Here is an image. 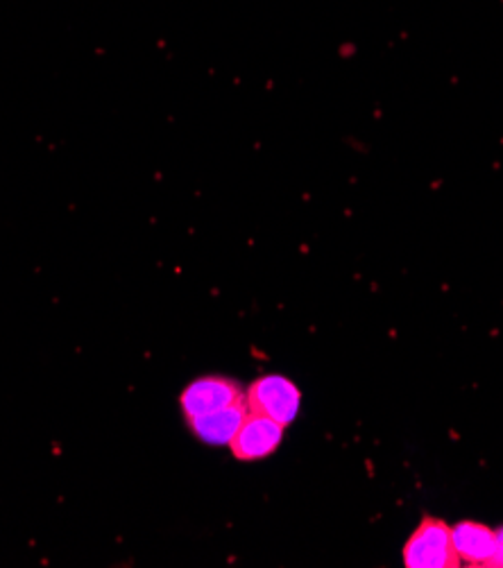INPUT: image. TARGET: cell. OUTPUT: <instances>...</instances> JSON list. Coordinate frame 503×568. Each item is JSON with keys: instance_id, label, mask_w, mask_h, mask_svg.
Here are the masks:
<instances>
[{"instance_id": "6da1fadb", "label": "cell", "mask_w": 503, "mask_h": 568, "mask_svg": "<svg viewBox=\"0 0 503 568\" xmlns=\"http://www.w3.org/2000/svg\"><path fill=\"white\" fill-rule=\"evenodd\" d=\"M409 568H456L461 557L452 541V528L440 519L424 517L404 546Z\"/></svg>"}, {"instance_id": "7a4b0ae2", "label": "cell", "mask_w": 503, "mask_h": 568, "mask_svg": "<svg viewBox=\"0 0 503 568\" xmlns=\"http://www.w3.org/2000/svg\"><path fill=\"white\" fill-rule=\"evenodd\" d=\"M300 404L302 392L298 385L279 374L256 378L245 392V406L250 413L270 417L282 426H289L298 417Z\"/></svg>"}, {"instance_id": "3957f363", "label": "cell", "mask_w": 503, "mask_h": 568, "mask_svg": "<svg viewBox=\"0 0 503 568\" xmlns=\"http://www.w3.org/2000/svg\"><path fill=\"white\" fill-rule=\"evenodd\" d=\"M245 402L243 387L225 376H204L193 381L180 396V408L187 419L209 415Z\"/></svg>"}, {"instance_id": "277c9868", "label": "cell", "mask_w": 503, "mask_h": 568, "mask_svg": "<svg viewBox=\"0 0 503 568\" xmlns=\"http://www.w3.org/2000/svg\"><path fill=\"white\" fill-rule=\"evenodd\" d=\"M284 428L286 426H282L270 417L248 413L239 433L230 442L234 458L250 463V460H263V458L272 456V453L284 439Z\"/></svg>"}, {"instance_id": "5b68a950", "label": "cell", "mask_w": 503, "mask_h": 568, "mask_svg": "<svg viewBox=\"0 0 503 568\" xmlns=\"http://www.w3.org/2000/svg\"><path fill=\"white\" fill-rule=\"evenodd\" d=\"M248 413L250 410L243 402V404L222 408V410H215V413H209V415H200V417H193V419H187V422H189L193 435L198 439H202L204 444H211V446H225L228 444L230 446V442L239 433L241 424L245 422Z\"/></svg>"}, {"instance_id": "8992f818", "label": "cell", "mask_w": 503, "mask_h": 568, "mask_svg": "<svg viewBox=\"0 0 503 568\" xmlns=\"http://www.w3.org/2000/svg\"><path fill=\"white\" fill-rule=\"evenodd\" d=\"M452 541L461 557V564L467 561L472 566H490L496 555V532L483 524H459L456 528H452Z\"/></svg>"}, {"instance_id": "52a82bcc", "label": "cell", "mask_w": 503, "mask_h": 568, "mask_svg": "<svg viewBox=\"0 0 503 568\" xmlns=\"http://www.w3.org/2000/svg\"><path fill=\"white\" fill-rule=\"evenodd\" d=\"M490 566H503V528L496 532V555Z\"/></svg>"}]
</instances>
